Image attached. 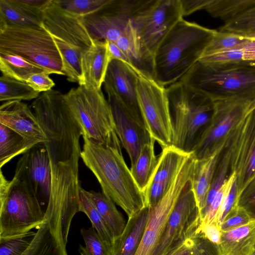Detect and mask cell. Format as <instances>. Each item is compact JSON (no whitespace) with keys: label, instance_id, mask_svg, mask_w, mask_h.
<instances>
[{"label":"cell","instance_id":"obj_12","mask_svg":"<svg viewBox=\"0 0 255 255\" xmlns=\"http://www.w3.org/2000/svg\"><path fill=\"white\" fill-rule=\"evenodd\" d=\"M210 122L196 140L191 153L196 160L209 157L224 147L255 103L240 99L213 101Z\"/></svg>","mask_w":255,"mask_h":255},{"label":"cell","instance_id":"obj_47","mask_svg":"<svg viewBox=\"0 0 255 255\" xmlns=\"http://www.w3.org/2000/svg\"><path fill=\"white\" fill-rule=\"evenodd\" d=\"M107 42L109 55L111 61L114 59L118 60L133 67L128 57L115 42L109 41H107Z\"/></svg>","mask_w":255,"mask_h":255},{"label":"cell","instance_id":"obj_46","mask_svg":"<svg viewBox=\"0 0 255 255\" xmlns=\"http://www.w3.org/2000/svg\"><path fill=\"white\" fill-rule=\"evenodd\" d=\"M196 232L214 244L219 245L221 242L222 231L219 225L200 222Z\"/></svg>","mask_w":255,"mask_h":255},{"label":"cell","instance_id":"obj_17","mask_svg":"<svg viewBox=\"0 0 255 255\" xmlns=\"http://www.w3.org/2000/svg\"><path fill=\"white\" fill-rule=\"evenodd\" d=\"M104 84L105 90L112 93L132 118L145 127L137 100L136 69L121 61L113 60Z\"/></svg>","mask_w":255,"mask_h":255},{"label":"cell","instance_id":"obj_15","mask_svg":"<svg viewBox=\"0 0 255 255\" xmlns=\"http://www.w3.org/2000/svg\"><path fill=\"white\" fill-rule=\"evenodd\" d=\"M200 222V212L190 181L181 193L152 255H165L176 244L195 233Z\"/></svg>","mask_w":255,"mask_h":255},{"label":"cell","instance_id":"obj_48","mask_svg":"<svg viewBox=\"0 0 255 255\" xmlns=\"http://www.w3.org/2000/svg\"><path fill=\"white\" fill-rule=\"evenodd\" d=\"M247 42L242 46L244 61H255V36H249Z\"/></svg>","mask_w":255,"mask_h":255},{"label":"cell","instance_id":"obj_10","mask_svg":"<svg viewBox=\"0 0 255 255\" xmlns=\"http://www.w3.org/2000/svg\"><path fill=\"white\" fill-rule=\"evenodd\" d=\"M64 97L82 128V136L103 144L117 134L111 106L101 89L79 86L71 89Z\"/></svg>","mask_w":255,"mask_h":255},{"label":"cell","instance_id":"obj_6","mask_svg":"<svg viewBox=\"0 0 255 255\" xmlns=\"http://www.w3.org/2000/svg\"><path fill=\"white\" fill-rule=\"evenodd\" d=\"M182 18L181 0H136L130 23L139 46L145 73L153 77L156 52Z\"/></svg>","mask_w":255,"mask_h":255},{"label":"cell","instance_id":"obj_14","mask_svg":"<svg viewBox=\"0 0 255 255\" xmlns=\"http://www.w3.org/2000/svg\"><path fill=\"white\" fill-rule=\"evenodd\" d=\"M231 172L236 177L239 196L255 175V105L230 138Z\"/></svg>","mask_w":255,"mask_h":255},{"label":"cell","instance_id":"obj_29","mask_svg":"<svg viewBox=\"0 0 255 255\" xmlns=\"http://www.w3.org/2000/svg\"><path fill=\"white\" fill-rule=\"evenodd\" d=\"M155 140L151 138L142 148L135 162L130 166V172L137 186L144 192L155 169L158 156L155 153Z\"/></svg>","mask_w":255,"mask_h":255},{"label":"cell","instance_id":"obj_2","mask_svg":"<svg viewBox=\"0 0 255 255\" xmlns=\"http://www.w3.org/2000/svg\"><path fill=\"white\" fill-rule=\"evenodd\" d=\"M82 137L81 158L97 179L102 192L121 208L128 218L145 207L143 194L124 158L118 134L103 144Z\"/></svg>","mask_w":255,"mask_h":255},{"label":"cell","instance_id":"obj_38","mask_svg":"<svg viewBox=\"0 0 255 255\" xmlns=\"http://www.w3.org/2000/svg\"><path fill=\"white\" fill-rule=\"evenodd\" d=\"M113 0H56V1L69 13L78 17H84L101 10Z\"/></svg>","mask_w":255,"mask_h":255},{"label":"cell","instance_id":"obj_36","mask_svg":"<svg viewBox=\"0 0 255 255\" xmlns=\"http://www.w3.org/2000/svg\"><path fill=\"white\" fill-rule=\"evenodd\" d=\"M40 93L33 90L26 82L2 75L0 77V101H30L36 99Z\"/></svg>","mask_w":255,"mask_h":255},{"label":"cell","instance_id":"obj_19","mask_svg":"<svg viewBox=\"0 0 255 255\" xmlns=\"http://www.w3.org/2000/svg\"><path fill=\"white\" fill-rule=\"evenodd\" d=\"M0 123L16 131L33 146L44 143L46 136L28 105L21 101L4 102L0 107Z\"/></svg>","mask_w":255,"mask_h":255},{"label":"cell","instance_id":"obj_22","mask_svg":"<svg viewBox=\"0 0 255 255\" xmlns=\"http://www.w3.org/2000/svg\"><path fill=\"white\" fill-rule=\"evenodd\" d=\"M44 221L37 228L35 236L22 255H68V241L60 223L44 217Z\"/></svg>","mask_w":255,"mask_h":255},{"label":"cell","instance_id":"obj_35","mask_svg":"<svg viewBox=\"0 0 255 255\" xmlns=\"http://www.w3.org/2000/svg\"><path fill=\"white\" fill-rule=\"evenodd\" d=\"M230 137L229 138L219 154L206 204L200 213V217L208 209L217 192L232 174L230 163Z\"/></svg>","mask_w":255,"mask_h":255},{"label":"cell","instance_id":"obj_4","mask_svg":"<svg viewBox=\"0 0 255 255\" xmlns=\"http://www.w3.org/2000/svg\"><path fill=\"white\" fill-rule=\"evenodd\" d=\"M45 212L27 178L23 155L11 180L0 175V238L26 233L44 221Z\"/></svg>","mask_w":255,"mask_h":255},{"label":"cell","instance_id":"obj_37","mask_svg":"<svg viewBox=\"0 0 255 255\" xmlns=\"http://www.w3.org/2000/svg\"><path fill=\"white\" fill-rule=\"evenodd\" d=\"M249 38V36L235 33L216 30L202 56L242 46L247 42Z\"/></svg>","mask_w":255,"mask_h":255},{"label":"cell","instance_id":"obj_7","mask_svg":"<svg viewBox=\"0 0 255 255\" xmlns=\"http://www.w3.org/2000/svg\"><path fill=\"white\" fill-rule=\"evenodd\" d=\"M42 25L51 35L59 52L67 80L79 83L82 78V57L94 40L83 17L69 13L56 0H51L43 11Z\"/></svg>","mask_w":255,"mask_h":255},{"label":"cell","instance_id":"obj_16","mask_svg":"<svg viewBox=\"0 0 255 255\" xmlns=\"http://www.w3.org/2000/svg\"><path fill=\"white\" fill-rule=\"evenodd\" d=\"M136 0H113L101 10L83 17L94 40L115 42L125 32Z\"/></svg>","mask_w":255,"mask_h":255},{"label":"cell","instance_id":"obj_5","mask_svg":"<svg viewBox=\"0 0 255 255\" xmlns=\"http://www.w3.org/2000/svg\"><path fill=\"white\" fill-rule=\"evenodd\" d=\"M180 81L213 101L240 99L255 104V61L216 64L198 61Z\"/></svg>","mask_w":255,"mask_h":255},{"label":"cell","instance_id":"obj_18","mask_svg":"<svg viewBox=\"0 0 255 255\" xmlns=\"http://www.w3.org/2000/svg\"><path fill=\"white\" fill-rule=\"evenodd\" d=\"M112 111L116 132L122 146L126 150L132 165L143 147L152 137L144 126L138 123L117 97L105 91Z\"/></svg>","mask_w":255,"mask_h":255},{"label":"cell","instance_id":"obj_26","mask_svg":"<svg viewBox=\"0 0 255 255\" xmlns=\"http://www.w3.org/2000/svg\"><path fill=\"white\" fill-rule=\"evenodd\" d=\"M162 149L158 155L157 163L150 182L170 186L191 153L185 152L172 145Z\"/></svg>","mask_w":255,"mask_h":255},{"label":"cell","instance_id":"obj_20","mask_svg":"<svg viewBox=\"0 0 255 255\" xmlns=\"http://www.w3.org/2000/svg\"><path fill=\"white\" fill-rule=\"evenodd\" d=\"M23 155L25 170L34 193L40 204L43 201L48 204L51 173L48 153L43 143L36 145Z\"/></svg>","mask_w":255,"mask_h":255},{"label":"cell","instance_id":"obj_11","mask_svg":"<svg viewBox=\"0 0 255 255\" xmlns=\"http://www.w3.org/2000/svg\"><path fill=\"white\" fill-rule=\"evenodd\" d=\"M136 72L137 100L144 125L162 148L172 145L173 124L166 87L151 76Z\"/></svg>","mask_w":255,"mask_h":255},{"label":"cell","instance_id":"obj_27","mask_svg":"<svg viewBox=\"0 0 255 255\" xmlns=\"http://www.w3.org/2000/svg\"><path fill=\"white\" fill-rule=\"evenodd\" d=\"M42 26V14L34 12L19 0H0V26Z\"/></svg>","mask_w":255,"mask_h":255},{"label":"cell","instance_id":"obj_25","mask_svg":"<svg viewBox=\"0 0 255 255\" xmlns=\"http://www.w3.org/2000/svg\"><path fill=\"white\" fill-rule=\"evenodd\" d=\"M222 148L209 157L195 159L190 181L200 213L205 206L219 155Z\"/></svg>","mask_w":255,"mask_h":255},{"label":"cell","instance_id":"obj_1","mask_svg":"<svg viewBox=\"0 0 255 255\" xmlns=\"http://www.w3.org/2000/svg\"><path fill=\"white\" fill-rule=\"evenodd\" d=\"M31 107L46 136L43 144L51 167V192L45 213L71 226L79 212L82 128L59 91L42 93Z\"/></svg>","mask_w":255,"mask_h":255},{"label":"cell","instance_id":"obj_45","mask_svg":"<svg viewBox=\"0 0 255 255\" xmlns=\"http://www.w3.org/2000/svg\"><path fill=\"white\" fill-rule=\"evenodd\" d=\"M49 75L45 72L33 74L28 78L26 83L39 93L50 91L55 84Z\"/></svg>","mask_w":255,"mask_h":255},{"label":"cell","instance_id":"obj_42","mask_svg":"<svg viewBox=\"0 0 255 255\" xmlns=\"http://www.w3.org/2000/svg\"><path fill=\"white\" fill-rule=\"evenodd\" d=\"M252 220L243 209L238 206L228 214L220 226L222 231L225 232L244 226Z\"/></svg>","mask_w":255,"mask_h":255},{"label":"cell","instance_id":"obj_34","mask_svg":"<svg viewBox=\"0 0 255 255\" xmlns=\"http://www.w3.org/2000/svg\"><path fill=\"white\" fill-rule=\"evenodd\" d=\"M79 211L84 213L88 216L92 223V227L95 228L102 240L112 247L114 241L112 234L89 195L88 191L81 186L79 189Z\"/></svg>","mask_w":255,"mask_h":255},{"label":"cell","instance_id":"obj_30","mask_svg":"<svg viewBox=\"0 0 255 255\" xmlns=\"http://www.w3.org/2000/svg\"><path fill=\"white\" fill-rule=\"evenodd\" d=\"M0 70L2 75L23 82L33 74L46 72L42 68L18 55L2 51H0Z\"/></svg>","mask_w":255,"mask_h":255},{"label":"cell","instance_id":"obj_43","mask_svg":"<svg viewBox=\"0 0 255 255\" xmlns=\"http://www.w3.org/2000/svg\"><path fill=\"white\" fill-rule=\"evenodd\" d=\"M170 186L150 182L143 192L145 206L150 208L156 206L165 195Z\"/></svg>","mask_w":255,"mask_h":255},{"label":"cell","instance_id":"obj_40","mask_svg":"<svg viewBox=\"0 0 255 255\" xmlns=\"http://www.w3.org/2000/svg\"><path fill=\"white\" fill-rule=\"evenodd\" d=\"M36 232L29 231L14 237L0 238V255H22L33 241Z\"/></svg>","mask_w":255,"mask_h":255},{"label":"cell","instance_id":"obj_33","mask_svg":"<svg viewBox=\"0 0 255 255\" xmlns=\"http://www.w3.org/2000/svg\"><path fill=\"white\" fill-rule=\"evenodd\" d=\"M165 255H219L218 247L195 232L176 244Z\"/></svg>","mask_w":255,"mask_h":255},{"label":"cell","instance_id":"obj_44","mask_svg":"<svg viewBox=\"0 0 255 255\" xmlns=\"http://www.w3.org/2000/svg\"><path fill=\"white\" fill-rule=\"evenodd\" d=\"M238 206L255 220V176L240 194Z\"/></svg>","mask_w":255,"mask_h":255},{"label":"cell","instance_id":"obj_49","mask_svg":"<svg viewBox=\"0 0 255 255\" xmlns=\"http://www.w3.org/2000/svg\"><path fill=\"white\" fill-rule=\"evenodd\" d=\"M254 255H255V254H254Z\"/></svg>","mask_w":255,"mask_h":255},{"label":"cell","instance_id":"obj_41","mask_svg":"<svg viewBox=\"0 0 255 255\" xmlns=\"http://www.w3.org/2000/svg\"><path fill=\"white\" fill-rule=\"evenodd\" d=\"M219 30L255 36V6L237 19L224 24Z\"/></svg>","mask_w":255,"mask_h":255},{"label":"cell","instance_id":"obj_28","mask_svg":"<svg viewBox=\"0 0 255 255\" xmlns=\"http://www.w3.org/2000/svg\"><path fill=\"white\" fill-rule=\"evenodd\" d=\"M255 6V0H204L202 10L224 21H232Z\"/></svg>","mask_w":255,"mask_h":255},{"label":"cell","instance_id":"obj_13","mask_svg":"<svg viewBox=\"0 0 255 255\" xmlns=\"http://www.w3.org/2000/svg\"><path fill=\"white\" fill-rule=\"evenodd\" d=\"M195 159L191 154L173 181L167 192L154 207L149 208L140 244L135 255H152L169 218L187 184L191 180Z\"/></svg>","mask_w":255,"mask_h":255},{"label":"cell","instance_id":"obj_39","mask_svg":"<svg viewBox=\"0 0 255 255\" xmlns=\"http://www.w3.org/2000/svg\"><path fill=\"white\" fill-rule=\"evenodd\" d=\"M81 234L85 244L84 247L79 246L81 255H112V247L102 240L94 227L82 229Z\"/></svg>","mask_w":255,"mask_h":255},{"label":"cell","instance_id":"obj_32","mask_svg":"<svg viewBox=\"0 0 255 255\" xmlns=\"http://www.w3.org/2000/svg\"><path fill=\"white\" fill-rule=\"evenodd\" d=\"M33 146L20 134L0 123V167Z\"/></svg>","mask_w":255,"mask_h":255},{"label":"cell","instance_id":"obj_31","mask_svg":"<svg viewBox=\"0 0 255 255\" xmlns=\"http://www.w3.org/2000/svg\"><path fill=\"white\" fill-rule=\"evenodd\" d=\"M88 193L98 210L106 222L114 239L123 232L127 222L122 214L117 209L115 202L103 192L94 190Z\"/></svg>","mask_w":255,"mask_h":255},{"label":"cell","instance_id":"obj_50","mask_svg":"<svg viewBox=\"0 0 255 255\" xmlns=\"http://www.w3.org/2000/svg\"><path fill=\"white\" fill-rule=\"evenodd\" d=\"M255 175L254 177H255ZM254 177H253V178H254Z\"/></svg>","mask_w":255,"mask_h":255},{"label":"cell","instance_id":"obj_9","mask_svg":"<svg viewBox=\"0 0 255 255\" xmlns=\"http://www.w3.org/2000/svg\"><path fill=\"white\" fill-rule=\"evenodd\" d=\"M0 51L18 55L49 74L65 75L59 52L43 25L0 26Z\"/></svg>","mask_w":255,"mask_h":255},{"label":"cell","instance_id":"obj_24","mask_svg":"<svg viewBox=\"0 0 255 255\" xmlns=\"http://www.w3.org/2000/svg\"><path fill=\"white\" fill-rule=\"evenodd\" d=\"M219 255H254L255 220L239 228L222 232Z\"/></svg>","mask_w":255,"mask_h":255},{"label":"cell","instance_id":"obj_8","mask_svg":"<svg viewBox=\"0 0 255 255\" xmlns=\"http://www.w3.org/2000/svg\"><path fill=\"white\" fill-rule=\"evenodd\" d=\"M166 90L173 124L172 145L191 153L196 140L210 121L213 101L181 81L166 87Z\"/></svg>","mask_w":255,"mask_h":255},{"label":"cell","instance_id":"obj_23","mask_svg":"<svg viewBox=\"0 0 255 255\" xmlns=\"http://www.w3.org/2000/svg\"><path fill=\"white\" fill-rule=\"evenodd\" d=\"M149 211V207H144L128 218L122 233L114 239L112 255H135L143 237Z\"/></svg>","mask_w":255,"mask_h":255},{"label":"cell","instance_id":"obj_21","mask_svg":"<svg viewBox=\"0 0 255 255\" xmlns=\"http://www.w3.org/2000/svg\"><path fill=\"white\" fill-rule=\"evenodd\" d=\"M111 62L107 41L94 40L82 57V78L79 86L91 90H101Z\"/></svg>","mask_w":255,"mask_h":255},{"label":"cell","instance_id":"obj_3","mask_svg":"<svg viewBox=\"0 0 255 255\" xmlns=\"http://www.w3.org/2000/svg\"><path fill=\"white\" fill-rule=\"evenodd\" d=\"M216 30L182 18L160 45L153 78L167 87L179 81L199 61Z\"/></svg>","mask_w":255,"mask_h":255}]
</instances>
